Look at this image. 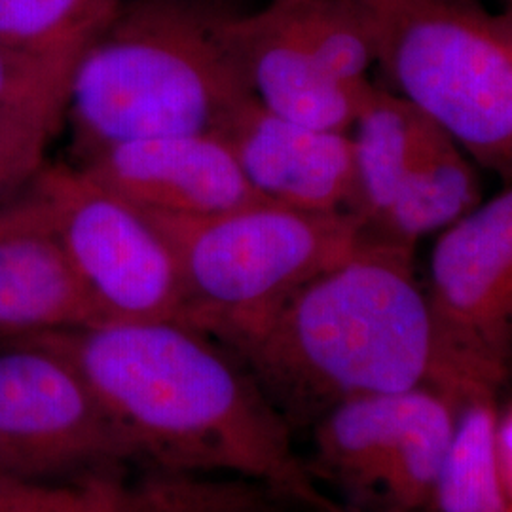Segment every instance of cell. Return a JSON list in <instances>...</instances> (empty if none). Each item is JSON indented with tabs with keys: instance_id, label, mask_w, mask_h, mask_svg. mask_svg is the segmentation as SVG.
Segmentation results:
<instances>
[{
	"instance_id": "obj_1",
	"label": "cell",
	"mask_w": 512,
	"mask_h": 512,
	"mask_svg": "<svg viewBox=\"0 0 512 512\" xmlns=\"http://www.w3.org/2000/svg\"><path fill=\"white\" fill-rule=\"evenodd\" d=\"M33 340L69 359L145 469L239 476L317 511L330 503L251 370L184 321H105Z\"/></svg>"
},
{
	"instance_id": "obj_2",
	"label": "cell",
	"mask_w": 512,
	"mask_h": 512,
	"mask_svg": "<svg viewBox=\"0 0 512 512\" xmlns=\"http://www.w3.org/2000/svg\"><path fill=\"white\" fill-rule=\"evenodd\" d=\"M226 348L293 431L355 397L427 387L463 404L499 387L444 336L412 249L374 239Z\"/></svg>"
},
{
	"instance_id": "obj_3",
	"label": "cell",
	"mask_w": 512,
	"mask_h": 512,
	"mask_svg": "<svg viewBox=\"0 0 512 512\" xmlns=\"http://www.w3.org/2000/svg\"><path fill=\"white\" fill-rule=\"evenodd\" d=\"M200 0H122L74 63L65 118L76 160L167 133L219 131L251 93Z\"/></svg>"
},
{
	"instance_id": "obj_4",
	"label": "cell",
	"mask_w": 512,
	"mask_h": 512,
	"mask_svg": "<svg viewBox=\"0 0 512 512\" xmlns=\"http://www.w3.org/2000/svg\"><path fill=\"white\" fill-rule=\"evenodd\" d=\"M171 241L186 293L184 323L232 346L311 279L370 241L348 213L256 202L213 217L152 215Z\"/></svg>"
},
{
	"instance_id": "obj_5",
	"label": "cell",
	"mask_w": 512,
	"mask_h": 512,
	"mask_svg": "<svg viewBox=\"0 0 512 512\" xmlns=\"http://www.w3.org/2000/svg\"><path fill=\"white\" fill-rule=\"evenodd\" d=\"M376 63L397 95L512 181V42L467 0H368Z\"/></svg>"
},
{
	"instance_id": "obj_6",
	"label": "cell",
	"mask_w": 512,
	"mask_h": 512,
	"mask_svg": "<svg viewBox=\"0 0 512 512\" xmlns=\"http://www.w3.org/2000/svg\"><path fill=\"white\" fill-rule=\"evenodd\" d=\"M139 454L80 370L33 340L0 346V476L40 486L124 480Z\"/></svg>"
},
{
	"instance_id": "obj_7",
	"label": "cell",
	"mask_w": 512,
	"mask_h": 512,
	"mask_svg": "<svg viewBox=\"0 0 512 512\" xmlns=\"http://www.w3.org/2000/svg\"><path fill=\"white\" fill-rule=\"evenodd\" d=\"M105 321H184L177 253L150 213L78 165H44L31 181Z\"/></svg>"
},
{
	"instance_id": "obj_8",
	"label": "cell",
	"mask_w": 512,
	"mask_h": 512,
	"mask_svg": "<svg viewBox=\"0 0 512 512\" xmlns=\"http://www.w3.org/2000/svg\"><path fill=\"white\" fill-rule=\"evenodd\" d=\"M427 296L448 342L501 384L512 355V184L442 232Z\"/></svg>"
},
{
	"instance_id": "obj_9",
	"label": "cell",
	"mask_w": 512,
	"mask_h": 512,
	"mask_svg": "<svg viewBox=\"0 0 512 512\" xmlns=\"http://www.w3.org/2000/svg\"><path fill=\"white\" fill-rule=\"evenodd\" d=\"M74 165L158 217H213L266 202L245 179L232 150L215 131L122 141Z\"/></svg>"
},
{
	"instance_id": "obj_10",
	"label": "cell",
	"mask_w": 512,
	"mask_h": 512,
	"mask_svg": "<svg viewBox=\"0 0 512 512\" xmlns=\"http://www.w3.org/2000/svg\"><path fill=\"white\" fill-rule=\"evenodd\" d=\"M217 133L262 200L306 213H346L353 188L349 131L294 122L249 95Z\"/></svg>"
},
{
	"instance_id": "obj_11",
	"label": "cell",
	"mask_w": 512,
	"mask_h": 512,
	"mask_svg": "<svg viewBox=\"0 0 512 512\" xmlns=\"http://www.w3.org/2000/svg\"><path fill=\"white\" fill-rule=\"evenodd\" d=\"M105 323L31 183L0 205V338Z\"/></svg>"
},
{
	"instance_id": "obj_12",
	"label": "cell",
	"mask_w": 512,
	"mask_h": 512,
	"mask_svg": "<svg viewBox=\"0 0 512 512\" xmlns=\"http://www.w3.org/2000/svg\"><path fill=\"white\" fill-rule=\"evenodd\" d=\"M222 37L256 101L311 128L349 131L374 86L332 76L272 0L251 14H224Z\"/></svg>"
},
{
	"instance_id": "obj_13",
	"label": "cell",
	"mask_w": 512,
	"mask_h": 512,
	"mask_svg": "<svg viewBox=\"0 0 512 512\" xmlns=\"http://www.w3.org/2000/svg\"><path fill=\"white\" fill-rule=\"evenodd\" d=\"M423 389L355 397L332 406L310 427L313 452L306 463L311 476L359 499L376 495Z\"/></svg>"
},
{
	"instance_id": "obj_14",
	"label": "cell",
	"mask_w": 512,
	"mask_h": 512,
	"mask_svg": "<svg viewBox=\"0 0 512 512\" xmlns=\"http://www.w3.org/2000/svg\"><path fill=\"white\" fill-rule=\"evenodd\" d=\"M480 202V183L465 150L437 128L425 129L403 183L372 239L404 249L446 230Z\"/></svg>"
},
{
	"instance_id": "obj_15",
	"label": "cell",
	"mask_w": 512,
	"mask_h": 512,
	"mask_svg": "<svg viewBox=\"0 0 512 512\" xmlns=\"http://www.w3.org/2000/svg\"><path fill=\"white\" fill-rule=\"evenodd\" d=\"M431 120L397 93L372 86L349 129L353 188L346 213L372 239L395 200Z\"/></svg>"
},
{
	"instance_id": "obj_16",
	"label": "cell",
	"mask_w": 512,
	"mask_h": 512,
	"mask_svg": "<svg viewBox=\"0 0 512 512\" xmlns=\"http://www.w3.org/2000/svg\"><path fill=\"white\" fill-rule=\"evenodd\" d=\"M461 404L437 389H423L416 410L378 480L385 509L429 511L456 437Z\"/></svg>"
},
{
	"instance_id": "obj_17",
	"label": "cell",
	"mask_w": 512,
	"mask_h": 512,
	"mask_svg": "<svg viewBox=\"0 0 512 512\" xmlns=\"http://www.w3.org/2000/svg\"><path fill=\"white\" fill-rule=\"evenodd\" d=\"M495 395L461 404L450 456L431 512H512V492L495 458Z\"/></svg>"
},
{
	"instance_id": "obj_18",
	"label": "cell",
	"mask_w": 512,
	"mask_h": 512,
	"mask_svg": "<svg viewBox=\"0 0 512 512\" xmlns=\"http://www.w3.org/2000/svg\"><path fill=\"white\" fill-rule=\"evenodd\" d=\"M122 0H0V44L38 63L73 69Z\"/></svg>"
},
{
	"instance_id": "obj_19",
	"label": "cell",
	"mask_w": 512,
	"mask_h": 512,
	"mask_svg": "<svg viewBox=\"0 0 512 512\" xmlns=\"http://www.w3.org/2000/svg\"><path fill=\"white\" fill-rule=\"evenodd\" d=\"M291 499L239 476L188 475L145 469L124 480L107 512H283Z\"/></svg>"
},
{
	"instance_id": "obj_20",
	"label": "cell",
	"mask_w": 512,
	"mask_h": 512,
	"mask_svg": "<svg viewBox=\"0 0 512 512\" xmlns=\"http://www.w3.org/2000/svg\"><path fill=\"white\" fill-rule=\"evenodd\" d=\"M323 67L355 88L370 84L376 63L374 16L368 0H272Z\"/></svg>"
},
{
	"instance_id": "obj_21",
	"label": "cell",
	"mask_w": 512,
	"mask_h": 512,
	"mask_svg": "<svg viewBox=\"0 0 512 512\" xmlns=\"http://www.w3.org/2000/svg\"><path fill=\"white\" fill-rule=\"evenodd\" d=\"M67 93L0 105V205L12 200L46 165L44 156L65 118Z\"/></svg>"
},
{
	"instance_id": "obj_22",
	"label": "cell",
	"mask_w": 512,
	"mask_h": 512,
	"mask_svg": "<svg viewBox=\"0 0 512 512\" xmlns=\"http://www.w3.org/2000/svg\"><path fill=\"white\" fill-rule=\"evenodd\" d=\"M116 480L86 486H40L0 476V512H80Z\"/></svg>"
},
{
	"instance_id": "obj_23",
	"label": "cell",
	"mask_w": 512,
	"mask_h": 512,
	"mask_svg": "<svg viewBox=\"0 0 512 512\" xmlns=\"http://www.w3.org/2000/svg\"><path fill=\"white\" fill-rule=\"evenodd\" d=\"M71 71L27 59L0 44V105L37 95L67 93Z\"/></svg>"
},
{
	"instance_id": "obj_24",
	"label": "cell",
	"mask_w": 512,
	"mask_h": 512,
	"mask_svg": "<svg viewBox=\"0 0 512 512\" xmlns=\"http://www.w3.org/2000/svg\"><path fill=\"white\" fill-rule=\"evenodd\" d=\"M494 439L499 471L512 492V403L505 410H497Z\"/></svg>"
},
{
	"instance_id": "obj_25",
	"label": "cell",
	"mask_w": 512,
	"mask_h": 512,
	"mask_svg": "<svg viewBox=\"0 0 512 512\" xmlns=\"http://www.w3.org/2000/svg\"><path fill=\"white\" fill-rule=\"evenodd\" d=\"M128 480V478H126ZM124 480H116V482H110L107 484L105 488H103V492L97 495L95 499H93L92 503L84 509V511L80 512H107L109 511L110 503H112V499H114V494H116V490H118V486L122 484Z\"/></svg>"
},
{
	"instance_id": "obj_26",
	"label": "cell",
	"mask_w": 512,
	"mask_h": 512,
	"mask_svg": "<svg viewBox=\"0 0 512 512\" xmlns=\"http://www.w3.org/2000/svg\"><path fill=\"white\" fill-rule=\"evenodd\" d=\"M495 18H497L499 25L503 27V31L507 33V37L511 38L512 42V0H507L505 10H503V12H499Z\"/></svg>"
},
{
	"instance_id": "obj_27",
	"label": "cell",
	"mask_w": 512,
	"mask_h": 512,
	"mask_svg": "<svg viewBox=\"0 0 512 512\" xmlns=\"http://www.w3.org/2000/svg\"><path fill=\"white\" fill-rule=\"evenodd\" d=\"M310 512H431V511H393V509H384V511H363V509H357V507H342V505H336V503H327L325 507L317 509V511Z\"/></svg>"
}]
</instances>
